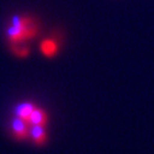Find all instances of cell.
<instances>
[{"mask_svg":"<svg viewBox=\"0 0 154 154\" xmlns=\"http://www.w3.org/2000/svg\"><path fill=\"white\" fill-rule=\"evenodd\" d=\"M6 40L9 45L26 44L40 32V23L32 15H14L6 25Z\"/></svg>","mask_w":154,"mask_h":154,"instance_id":"1","label":"cell"},{"mask_svg":"<svg viewBox=\"0 0 154 154\" xmlns=\"http://www.w3.org/2000/svg\"><path fill=\"white\" fill-rule=\"evenodd\" d=\"M11 132L16 140H25L30 137V126L21 118L14 116L11 120Z\"/></svg>","mask_w":154,"mask_h":154,"instance_id":"2","label":"cell"},{"mask_svg":"<svg viewBox=\"0 0 154 154\" xmlns=\"http://www.w3.org/2000/svg\"><path fill=\"white\" fill-rule=\"evenodd\" d=\"M39 49H40V53L45 57L53 58V57H55L56 54L60 50L58 40L56 38H54V37H48V38L42 39L40 41V45H39Z\"/></svg>","mask_w":154,"mask_h":154,"instance_id":"3","label":"cell"},{"mask_svg":"<svg viewBox=\"0 0 154 154\" xmlns=\"http://www.w3.org/2000/svg\"><path fill=\"white\" fill-rule=\"evenodd\" d=\"M30 126H42L46 127V125L48 123V113L42 109L35 106L33 112L31 113V116L29 118V122Z\"/></svg>","mask_w":154,"mask_h":154,"instance_id":"4","label":"cell"},{"mask_svg":"<svg viewBox=\"0 0 154 154\" xmlns=\"http://www.w3.org/2000/svg\"><path fill=\"white\" fill-rule=\"evenodd\" d=\"M30 137L35 146H44L47 143V132L42 126H30Z\"/></svg>","mask_w":154,"mask_h":154,"instance_id":"5","label":"cell"},{"mask_svg":"<svg viewBox=\"0 0 154 154\" xmlns=\"http://www.w3.org/2000/svg\"><path fill=\"white\" fill-rule=\"evenodd\" d=\"M35 106H37V105L34 104L33 102H22V103H18V104L15 106L14 113H15L16 116L21 118L22 120H24V121L28 123L29 118H30V116H31V113L33 112ZM29 126H30V125H29Z\"/></svg>","mask_w":154,"mask_h":154,"instance_id":"6","label":"cell"},{"mask_svg":"<svg viewBox=\"0 0 154 154\" xmlns=\"http://www.w3.org/2000/svg\"><path fill=\"white\" fill-rule=\"evenodd\" d=\"M11 53L20 58H25L30 54V48L25 44H13L9 45Z\"/></svg>","mask_w":154,"mask_h":154,"instance_id":"7","label":"cell"}]
</instances>
